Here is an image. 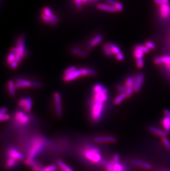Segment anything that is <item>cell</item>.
Instances as JSON below:
<instances>
[{
  "instance_id": "cell-1",
  "label": "cell",
  "mask_w": 170,
  "mask_h": 171,
  "mask_svg": "<svg viewBox=\"0 0 170 171\" xmlns=\"http://www.w3.org/2000/svg\"><path fill=\"white\" fill-rule=\"evenodd\" d=\"M84 158L93 164H99L103 159L99 148L91 144H86L81 150Z\"/></svg>"
},
{
  "instance_id": "cell-2",
  "label": "cell",
  "mask_w": 170,
  "mask_h": 171,
  "mask_svg": "<svg viewBox=\"0 0 170 171\" xmlns=\"http://www.w3.org/2000/svg\"><path fill=\"white\" fill-rule=\"evenodd\" d=\"M47 141L46 138L43 137L34 138L29 148L27 159L35 161L37 156L44 150Z\"/></svg>"
},
{
  "instance_id": "cell-3",
  "label": "cell",
  "mask_w": 170,
  "mask_h": 171,
  "mask_svg": "<svg viewBox=\"0 0 170 171\" xmlns=\"http://www.w3.org/2000/svg\"><path fill=\"white\" fill-rule=\"evenodd\" d=\"M103 109V102L95 99L93 103L91 112L92 120L94 122H98L99 120L101 118L102 115Z\"/></svg>"
},
{
  "instance_id": "cell-4",
  "label": "cell",
  "mask_w": 170,
  "mask_h": 171,
  "mask_svg": "<svg viewBox=\"0 0 170 171\" xmlns=\"http://www.w3.org/2000/svg\"><path fill=\"white\" fill-rule=\"evenodd\" d=\"M10 51L11 52L20 55L22 59H23L27 54L25 39L24 37H20L17 42L16 46L11 48Z\"/></svg>"
},
{
  "instance_id": "cell-5",
  "label": "cell",
  "mask_w": 170,
  "mask_h": 171,
  "mask_svg": "<svg viewBox=\"0 0 170 171\" xmlns=\"http://www.w3.org/2000/svg\"><path fill=\"white\" fill-rule=\"evenodd\" d=\"M7 157L13 158L17 161H22L24 159L23 155L14 147H10L7 151Z\"/></svg>"
},
{
  "instance_id": "cell-6",
  "label": "cell",
  "mask_w": 170,
  "mask_h": 171,
  "mask_svg": "<svg viewBox=\"0 0 170 171\" xmlns=\"http://www.w3.org/2000/svg\"><path fill=\"white\" fill-rule=\"evenodd\" d=\"M14 120L18 125L23 126L28 124L30 121V117L23 111H18L15 114Z\"/></svg>"
},
{
  "instance_id": "cell-7",
  "label": "cell",
  "mask_w": 170,
  "mask_h": 171,
  "mask_svg": "<svg viewBox=\"0 0 170 171\" xmlns=\"http://www.w3.org/2000/svg\"><path fill=\"white\" fill-rule=\"evenodd\" d=\"M54 101L55 104V112L58 118L62 116V105H61V98L60 93L56 92L54 95Z\"/></svg>"
},
{
  "instance_id": "cell-8",
  "label": "cell",
  "mask_w": 170,
  "mask_h": 171,
  "mask_svg": "<svg viewBox=\"0 0 170 171\" xmlns=\"http://www.w3.org/2000/svg\"><path fill=\"white\" fill-rule=\"evenodd\" d=\"M93 141L99 144H104V143H111L113 144L117 142V139L113 136H97L93 139Z\"/></svg>"
},
{
  "instance_id": "cell-9",
  "label": "cell",
  "mask_w": 170,
  "mask_h": 171,
  "mask_svg": "<svg viewBox=\"0 0 170 171\" xmlns=\"http://www.w3.org/2000/svg\"><path fill=\"white\" fill-rule=\"evenodd\" d=\"M16 89H22L29 88L32 86V83L28 80L18 78L17 79L15 82Z\"/></svg>"
},
{
  "instance_id": "cell-10",
  "label": "cell",
  "mask_w": 170,
  "mask_h": 171,
  "mask_svg": "<svg viewBox=\"0 0 170 171\" xmlns=\"http://www.w3.org/2000/svg\"><path fill=\"white\" fill-rule=\"evenodd\" d=\"M81 75H82V69H77L76 71L71 73L70 74L64 75L63 79L65 81H70L78 78Z\"/></svg>"
},
{
  "instance_id": "cell-11",
  "label": "cell",
  "mask_w": 170,
  "mask_h": 171,
  "mask_svg": "<svg viewBox=\"0 0 170 171\" xmlns=\"http://www.w3.org/2000/svg\"><path fill=\"white\" fill-rule=\"evenodd\" d=\"M131 163L137 167L143 168L144 169L148 170H150L152 168V166L150 163L138 159H133L131 161Z\"/></svg>"
},
{
  "instance_id": "cell-12",
  "label": "cell",
  "mask_w": 170,
  "mask_h": 171,
  "mask_svg": "<svg viewBox=\"0 0 170 171\" xmlns=\"http://www.w3.org/2000/svg\"><path fill=\"white\" fill-rule=\"evenodd\" d=\"M97 7L98 10L105 11H109L112 12H115L117 11V10L115 7L111 6L110 5L104 4V3H99L97 5Z\"/></svg>"
},
{
  "instance_id": "cell-13",
  "label": "cell",
  "mask_w": 170,
  "mask_h": 171,
  "mask_svg": "<svg viewBox=\"0 0 170 171\" xmlns=\"http://www.w3.org/2000/svg\"><path fill=\"white\" fill-rule=\"evenodd\" d=\"M143 81H144V74L143 73H140L137 76V84L134 87V91L135 92H138L140 90Z\"/></svg>"
},
{
  "instance_id": "cell-14",
  "label": "cell",
  "mask_w": 170,
  "mask_h": 171,
  "mask_svg": "<svg viewBox=\"0 0 170 171\" xmlns=\"http://www.w3.org/2000/svg\"><path fill=\"white\" fill-rule=\"evenodd\" d=\"M18 162L17 160L14 159L12 158L7 157L6 160V167L8 169H12V168H14L18 163Z\"/></svg>"
},
{
  "instance_id": "cell-15",
  "label": "cell",
  "mask_w": 170,
  "mask_h": 171,
  "mask_svg": "<svg viewBox=\"0 0 170 171\" xmlns=\"http://www.w3.org/2000/svg\"><path fill=\"white\" fill-rule=\"evenodd\" d=\"M161 13L164 18H167L170 14V7L168 4L161 5Z\"/></svg>"
},
{
  "instance_id": "cell-16",
  "label": "cell",
  "mask_w": 170,
  "mask_h": 171,
  "mask_svg": "<svg viewBox=\"0 0 170 171\" xmlns=\"http://www.w3.org/2000/svg\"><path fill=\"white\" fill-rule=\"evenodd\" d=\"M7 88H8V90L10 95L11 96L14 97L16 95V87L15 85V83L13 81V80H10L8 81Z\"/></svg>"
},
{
  "instance_id": "cell-17",
  "label": "cell",
  "mask_w": 170,
  "mask_h": 171,
  "mask_svg": "<svg viewBox=\"0 0 170 171\" xmlns=\"http://www.w3.org/2000/svg\"><path fill=\"white\" fill-rule=\"evenodd\" d=\"M149 130L151 132L154 133L155 135H157V136L161 137V138H163L164 137L166 136V135L165 133V132L158 129H157V128L154 127V126H150L149 127Z\"/></svg>"
},
{
  "instance_id": "cell-18",
  "label": "cell",
  "mask_w": 170,
  "mask_h": 171,
  "mask_svg": "<svg viewBox=\"0 0 170 171\" xmlns=\"http://www.w3.org/2000/svg\"><path fill=\"white\" fill-rule=\"evenodd\" d=\"M163 125L165 129V133L166 136L169 134L170 131V118L168 117H165L163 120Z\"/></svg>"
},
{
  "instance_id": "cell-19",
  "label": "cell",
  "mask_w": 170,
  "mask_h": 171,
  "mask_svg": "<svg viewBox=\"0 0 170 171\" xmlns=\"http://www.w3.org/2000/svg\"><path fill=\"white\" fill-rule=\"evenodd\" d=\"M57 165L63 170V171H73L71 167L66 164L63 161L58 159L57 161Z\"/></svg>"
},
{
  "instance_id": "cell-20",
  "label": "cell",
  "mask_w": 170,
  "mask_h": 171,
  "mask_svg": "<svg viewBox=\"0 0 170 171\" xmlns=\"http://www.w3.org/2000/svg\"><path fill=\"white\" fill-rule=\"evenodd\" d=\"M32 104H33V102H32V99L31 97H27L26 99V104L24 108V110L26 111V112H29L31 111L32 109Z\"/></svg>"
},
{
  "instance_id": "cell-21",
  "label": "cell",
  "mask_w": 170,
  "mask_h": 171,
  "mask_svg": "<svg viewBox=\"0 0 170 171\" xmlns=\"http://www.w3.org/2000/svg\"><path fill=\"white\" fill-rule=\"evenodd\" d=\"M111 171H126V168L125 167V165L122 163H114V165Z\"/></svg>"
},
{
  "instance_id": "cell-22",
  "label": "cell",
  "mask_w": 170,
  "mask_h": 171,
  "mask_svg": "<svg viewBox=\"0 0 170 171\" xmlns=\"http://www.w3.org/2000/svg\"><path fill=\"white\" fill-rule=\"evenodd\" d=\"M127 95L125 92H122L121 94H120L118 96H117L116 99H114V103L116 105H118L119 104H120L123 100H124L126 98H127Z\"/></svg>"
},
{
  "instance_id": "cell-23",
  "label": "cell",
  "mask_w": 170,
  "mask_h": 171,
  "mask_svg": "<svg viewBox=\"0 0 170 171\" xmlns=\"http://www.w3.org/2000/svg\"><path fill=\"white\" fill-rule=\"evenodd\" d=\"M41 18H42L43 21L44 22H45L46 23H48V24L51 25L52 26L56 25V23H57V22L56 21H55L54 20H52V18L46 16V15H44L43 13H41Z\"/></svg>"
},
{
  "instance_id": "cell-24",
  "label": "cell",
  "mask_w": 170,
  "mask_h": 171,
  "mask_svg": "<svg viewBox=\"0 0 170 171\" xmlns=\"http://www.w3.org/2000/svg\"><path fill=\"white\" fill-rule=\"evenodd\" d=\"M82 75L95 76L97 74L96 70L91 69H87V68L82 69Z\"/></svg>"
},
{
  "instance_id": "cell-25",
  "label": "cell",
  "mask_w": 170,
  "mask_h": 171,
  "mask_svg": "<svg viewBox=\"0 0 170 171\" xmlns=\"http://www.w3.org/2000/svg\"><path fill=\"white\" fill-rule=\"evenodd\" d=\"M103 38V37L102 35L99 34L96 37H95L93 40H92L91 42V46L92 47L95 46H97L98 44V43H99Z\"/></svg>"
},
{
  "instance_id": "cell-26",
  "label": "cell",
  "mask_w": 170,
  "mask_h": 171,
  "mask_svg": "<svg viewBox=\"0 0 170 171\" xmlns=\"http://www.w3.org/2000/svg\"><path fill=\"white\" fill-rule=\"evenodd\" d=\"M71 52L72 53H73L75 55H77L78 56L80 57H86L87 56V54L86 53L80 50L79 49L76 48H72L71 49Z\"/></svg>"
},
{
  "instance_id": "cell-27",
  "label": "cell",
  "mask_w": 170,
  "mask_h": 171,
  "mask_svg": "<svg viewBox=\"0 0 170 171\" xmlns=\"http://www.w3.org/2000/svg\"><path fill=\"white\" fill-rule=\"evenodd\" d=\"M103 51L105 54L107 56H111L112 55V52L111 47L109 46L108 43H105L103 46Z\"/></svg>"
},
{
  "instance_id": "cell-28",
  "label": "cell",
  "mask_w": 170,
  "mask_h": 171,
  "mask_svg": "<svg viewBox=\"0 0 170 171\" xmlns=\"http://www.w3.org/2000/svg\"><path fill=\"white\" fill-rule=\"evenodd\" d=\"M108 44L111 47L112 52L113 54H118L119 53H121V51H120L119 48L118 46H117L116 45H115L114 44L112 43H108Z\"/></svg>"
},
{
  "instance_id": "cell-29",
  "label": "cell",
  "mask_w": 170,
  "mask_h": 171,
  "mask_svg": "<svg viewBox=\"0 0 170 171\" xmlns=\"http://www.w3.org/2000/svg\"><path fill=\"white\" fill-rule=\"evenodd\" d=\"M15 57H16V54L10 52L8 54L7 58V63L10 65L12 62L15 61Z\"/></svg>"
},
{
  "instance_id": "cell-30",
  "label": "cell",
  "mask_w": 170,
  "mask_h": 171,
  "mask_svg": "<svg viewBox=\"0 0 170 171\" xmlns=\"http://www.w3.org/2000/svg\"><path fill=\"white\" fill-rule=\"evenodd\" d=\"M162 142H163L164 146H165V147L167 148V150L170 151V140L166 136V137H164L163 138H162Z\"/></svg>"
},
{
  "instance_id": "cell-31",
  "label": "cell",
  "mask_w": 170,
  "mask_h": 171,
  "mask_svg": "<svg viewBox=\"0 0 170 171\" xmlns=\"http://www.w3.org/2000/svg\"><path fill=\"white\" fill-rule=\"evenodd\" d=\"M43 13L46 15L48 17H51L53 14V13H52L51 10L48 7H46L43 8Z\"/></svg>"
},
{
  "instance_id": "cell-32",
  "label": "cell",
  "mask_w": 170,
  "mask_h": 171,
  "mask_svg": "<svg viewBox=\"0 0 170 171\" xmlns=\"http://www.w3.org/2000/svg\"><path fill=\"white\" fill-rule=\"evenodd\" d=\"M135 49H139L142 52H143L144 53H149L150 52V49L146 47V46H141V45H138L135 47Z\"/></svg>"
},
{
  "instance_id": "cell-33",
  "label": "cell",
  "mask_w": 170,
  "mask_h": 171,
  "mask_svg": "<svg viewBox=\"0 0 170 171\" xmlns=\"http://www.w3.org/2000/svg\"><path fill=\"white\" fill-rule=\"evenodd\" d=\"M134 56L137 59H138V58H143V57L144 55V52H142L140 50H139V49H135L134 52Z\"/></svg>"
},
{
  "instance_id": "cell-34",
  "label": "cell",
  "mask_w": 170,
  "mask_h": 171,
  "mask_svg": "<svg viewBox=\"0 0 170 171\" xmlns=\"http://www.w3.org/2000/svg\"><path fill=\"white\" fill-rule=\"evenodd\" d=\"M133 80H134V79H133L132 77H128V78L126 79L125 84H126V86L127 88L133 87Z\"/></svg>"
},
{
  "instance_id": "cell-35",
  "label": "cell",
  "mask_w": 170,
  "mask_h": 171,
  "mask_svg": "<svg viewBox=\"0 0 170 171\" xmlns=\"http://www.w3.org/2000/svg\"><path fill=\"white\" fill-rule=\"evenodd\" d=\"M76 70H77V69H76V68L75 66H70V67L68 68L67 69H66L65 70L64 75H67V74H70V73H71L76 71Z\"/></svg>"
},
{
  "instance_id": "cell-36",
  "label": "cell",
  "mask_w": 170,
  "mask_h": 171,
  "mask_svg": "<svg viewBox=\"0 0 170 171\" xmlns=\"http://www.w3.org/2000/svg\"><path fill=\"white\" fill-rule=\"evenodd\" d=\"M45 169L46 171H57L58 167L56 165H51L46 167Z\"/></svg>"
},
{
  "instance_id": "cell-37",
  "label": "cell",
  "mask_w": 170,
  "mask_h": 171,
  "mask_svg": "<svg viewBox=\"0 0 170 171\" xmlns=\"http://www.w3.org/2000/svg\"><path fill=\"white\" fill-rule=\"evenodd\" d=\"M145 46L148 47L149 49H154L156 47V46H155V43H154L153 42H150V41H148L147 42H146Z\"/></svg>"
},
{
  "instance_id": "cell-38",
  "label": "cell",
  "mask_w": 170,
  "mask_h": 171,
  "mask_svg": "<svg viewBox=\"0 0 170 171\" xmlns=\"http://www.w3.org/2000/svg\"><path fill=\"white\" fill-rule=\"evenodd\" d=\"M104 88L103 87V86H102L101 84H96V86H95L94 87V92H95V93H97V92H101Z\"/></svg>"
},
{
  "instance_id": "cell-39",
  "label": "cell",
  "mask_w": 170,
  "mask_h": 171,
  "mask_svg": "<svg viewBox=\"0 0 170 171\" xmlns=\"http://www.w3.org/2000/svg\"><path fill=\"white\" fill-rule=\"evenodd\" d=\"M11 118V116L9 114H6L0 117V121H8V120H10Z\"/></svg>"
},
{
  "instance_id": "cell-40",
  "label": "cell",
  "mask_w": 170,
  "mask_h": 171,
  "mask_svg": "<svg viewBox=\"0 0 170 171\" xmlns=\"http://www.w3.org/2000/svg\"><path fill=\"white\" fill-rule=\"evenodd\" d=\"M137 66L138 68H143V66H144V60H143V58L137 59Z\"/></svg>"
},
{
  "instance_id": "cell-41",
  "label": "cell",
  "mask_w": 170,
  "mask_h": 171,
  "mask_svg": "<svg viewBox=\"0 0 170 171\" xmlns=\"http://www.w3.org/2000/svg\"><path fill=\"white\" fill-rule=\"evenodd\" d=\"M134 91V88L133 87H129V88H127V89H126V91L125 93L126 94L127 96L129 97L133 94Z\"/></svg>"
},
{
  "instance_id": "cell-42",
  "label": "cell",
  "mask_w": 170,
  "mask_h": 171,
  "mask_svg": "<svg viewBox=\"0 0 170 171\" xmlns=\"http://www.w3.org/2000/svg\"><path fill=\"white\" fill-rule=\"evenodd\" d=\"M117 89L122 93V92H126V89H127V87L125 86L119 85V86H117Z\"/></svg>"
},
{
  "instance_id": "cell-43",
  "label": "cell",
  "mask_w": 170,
  "mask_h": 171,
  "mask_svg": "<svg viewBox=\"0 0 170 171\" xmlns=\"http://www.w3.org/2000/svg\"><path fill=\"white\" fill-rule=\"evenodd\" d=\"M115 7L116 8V9L117 10V11H122L123 10V6L122 5V3L120 2H117V3L116 5V6H115Z\"/></svg>"
},
{
  "instance_id": "cell-44",
  "label": "cell",
  "mask_w": 170,
  "mask_h": 171,
  "mask_svg": "<svg viewBox=\"0 0 170 171\" xmlns=\"http://www.w3.org/2000/svg\"><path fill=\"white\" fill-rule=\"evenodd\" d=\"M163 63H166L167 64H170V57L165 56L162 57Z\"/></svg>"
},
{
  "instance_id": "cell-45",
  "label": "cell",
  "mask_w": 170,
  "mask_h": 171,
  "mask_svg": "<svg viewBox=\"0 0 170 171\" xmlns=\"http://www.w3.org/2000/svg\"><path fill=\"white\" fill-rule=\"evenodd\" d=\"M75 5L76 7L78 8V9H80L81 8H82V1H80V0H76L75 1Z\"/></svg>"
},
{
  "instance_id": "cell-46",
  "label": "cell",
  "mask_w": 170,
  "mask_h": 171,
  "mask_svg": "<svg viewBox=\"0 0 170 171\" xmlns=\"http://www.w3.org/2000/svg\"><path fill=\"white\" fill-rule=\"evenodd\" d=\"M32 86L35 88H40L43 86V84H42V83H40L39 81H33L32 82Z\"/></svg>"
},
{
  "instance_id": "cell-47",
  "label": "cell",
  "mask_w": 170,
  "mask_h": 171,
  "mask_svg": "<svg viewBox=\"0 0 170 171\" xmlns=\"http://www.w3.org/2000/svg\"><path fill=\"white\" fill-rule=\"evenodd\" d=\"M155 2L160 5L163 4H168L169 3V1L168 0H156L155 1Z\"/></svg>"
},
{
  "instance_id": "cell-48",
  "label": "cell",
  "mask_w": 170,
  "mask_h": 171,
  "mask_svg": "<svg viewBox=\"0 0 170 171\" xmlns=\"http://www.w3.org/2000/svg\"><path fill=\"white\" fill-rule=\"evenodd\" d=\"M7 109L5 107H3L1 108L0 109V117L7 114Z\"/></svg>"
},
{
  "instance_id": "cell-49",
  "label": "cell",
  "mask_w": 170,
  "mask_h": 171,
  "mask_svg": "<svg viewBox=\"0 0 170 171\" xmlns=\"http://www.w3.org/2000/svg\"><path fill=\"white\" fill-rule=\"evenodd\" d=\"M18 66V63L17 62H16V61H14L13 62H12V63L10 65V67H11V68L12 69H16L17 68Z\"/></svg>"
},
{
  "instance_id": "cell-50",
  "label": "cell",
  "mask_w": 170,
  "mask_h": 171,
  "mask_svg": "<svg viewBox=\"0 0 170 171\" xmlns=\"http://www.w3.org/2000/svg\"><path fill=\"white\" fill-rule=\"evenodd\" d=\"M26 104V99H21L18 103V105L21 107H24Z\"/></svg>"
},
{
  "instance_id": "cell-51",
  "label": "cell",
  "mask_w": 170,
  "mask_h": 171,
  "mask_svg": "<svg viewBox=\"0 0 170 171\" xmlns=\"http://www.w3.org/2000/svg\"><path fill=\"white\" fill-rule=\"evenodd\" d=\"M154 62L155 64H161L162 63H163V58H157L154 60Z\"/></svg>"
},
{
  "instance_id": "cell-52",
  "label": "cell",
  "mask_w": 170,
  "mask_h": 171,
  "mask_svg": "<svg viewBox=\"0 0 170 171\" xmlns=\"http://www.w3.org/2000/svg\"><path fill=\"white\" fill-rule=\"evenodd\" d=\"M116 58L119 60H123V59H124V56L122 53H120L118 54H117Z\"/></svg>"
},
{
  "instance_id": "cell-53",
  "label": "cell",
  "mask_w": 170,
  "mask_h": 171,
  "mask_svg": "<svg viewBox=\"0 0 170 171\" xmlns=\"http://www.w3.org/2000/svg\"><path fill=\"white\" fill-rule=\"evenodd\" d=\"M107 2L108 3H109V5L114 7L116 6L117 3V2L115 1H113V0H108V1H107Z\"/></svg>"
},
{
  "instance_id": "cell-54",
  "label": "cell",
  "mask_w": 170,
  "mask_h": 171,
  "mask_svg": "<svg viewBox=\"0 0 170 171\" xmlns=\"http://www.w3.org/2000/svg\"><path fill=\"white\" fill-rule=\"evenodd\" d=\"M22 58L20 57V55L16 54V57H15V61L17 62L18 64H20V63L22 62Z\"/></svg>"
},
{
  "instance_id": "cell-55",
  "label": "cell",
  "mask_w": 170,
  "mask_h": 171,
  "mask_svg": "<svg viewBox=\"0 0 170 171\" xmlns=\"http://www.w3.org/2000/svg\"><path fill=\"white\" fill-rule=\"evenodd\" d=\"M164 114L166 116V117L170 118V111L169 110H167V109L164 110Z\"/></svg>"
},
{
  "instance_id": "cell-56",
  "label": "cell",
  "mask_w": 170,
  "mask_h": 171,
  "mask_svg": "<svg viewBox=\"0 0 170 171\" xmlns=\"http://www.w3.org/2000/svg\"><path fill=\"white\" fill-rule=\"evenodd\" d=\"M46 171V169H45V168H43V170H42V171Z\"/></svg>"
},
{
  "instance_id": "cell-57",
  "label": "cell",
  "mask_w": 170,
  "mask_h": 171,
  "mask_svg": "<svg viewBox=\"0 0 170 171\" xmlns=\"http://www.w3.org/2000/svg\"></svg>"
}]
</instances>
